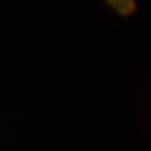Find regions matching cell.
<instances>
[{"label": "cell", "instance_id": "cell-1", "mask_svg": "<svg viewBox=\"0 0 151 151\" xmlns=\"http://www.w3.org/2000/svg\"><path fill=\"white\" fill-rule=\"evenodd\" d=\"M108 1L122 13H129L133 7V0H108Z\"/></svg>", "mask_w": 151, "mask_h": 151}]
</instances>
